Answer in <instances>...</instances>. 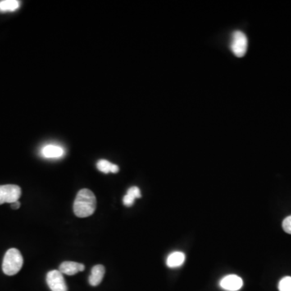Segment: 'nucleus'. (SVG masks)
<instances>
[{
    "mask_svg": "<svg viewBox=\"0 0 291 291\" xmlns=\"http://www.w3.org/2000/svg\"><path fill=\"white\" fill-rule=\"evenodd\" d=\"M74 213L79 218H87L97 209V198L94 193L88 188L79 191L74 202Z\"/></svg>",
    "mask_w": 291,
    "mask_h": 291,
    "instance_id": "f257e3e1",
    "label": "nucleus"
},
{
    "mask_svg": "<svg viewBox=\"0 0 291 291\" xmlns=\"http://www.w3.org/2000/svg\"><path fill=\"white\" fill-rule=\"evenodd\" d=\"M23 256L19 250L11 248L7 250L2 261V271L7 276H13L22 268Z\"/></svg>",
    "mask_w": 291,
    "mask_h": 291,
    "instance_id": "f03ea898",
    "label": "nucleus"
},
{
    "mask_svg": "<svg viewBox=\"0 0 291 291\" xmlns=\"http://www.w3.org/2000/svg\"><path fill=\"white\" fill-rule=\"evenodd\" d=\"M247 36L242 31H234L232 33L231 41V50L236 57H243L247 53Z\"/></svg>",
    "mask_w": 291,
    "mask_h": 291,
    "instance_id": "7ed1b4c3",
    "label": "nucleus"
},
{
    "mask_svg": "<svg viewBox=\"0 0 291 291\" xmlns=\"http://www.w3.org/2000/svg\"><path fill=\"white\" fill-rule=\"evenodd\" d=\"M21 195V188L15 184L0 185V205L13 203L19 201Z\"/></svg>",
    "mask_w": 291,
    "mask_h": 291,
    "instance_id": "20e7f679",
    "label": "nucleus"
},
{
    "mask_svg": "<svg viewBox=\"0 0 291 291\" xmlns=\"http://www.w3.org/2000/svg\"><path fill=\"white\" fill-rule=\"evenodd\" d=\"M46 283L51 291H67L63 274L59 270H51L46 275Z\"/></svg>",
    "mask_w": 291,
    "mask_h": 291,
    "instance_id": "39448f33",
    "label": "nucleus"
},
{
    "mask_svg": "<svg viewBox=\"0 0 291 291\" xmlns=\"http://www.w3.org/2000/svg\"><path fill=\"white\" fill-rule=\"evenodd\" d=\"M220 287L225 291H239L241 289V287H243V280L240 277L234 274L228 275L220 281Z\"/></svg>",
    "mask_w": 291,
    "mask_h": 291,
    "instance_id": "423d86ee",
    "label": "nucleus"
},
{
    "mask_svg": "<svg viewBox=\"0 0 291 291\" xmlns=\"http://www.w3.org/2000/svg\"><path fill=\"white\" fill-rule=\"evenodd\" d=\"M41 155L46 159H60L65 155V150L58 145L47 144L41 149Z\"/></svg>",
    "mask_w": 291,
    "mask_h": 291,
    "instance_id": "0eeeda50",
    "label": "nucleus"
},
{
    "mask_svg": "<svg viewBox=\"0 0 291 291\" xmlns=\"http://www.w3.org/2000/svg\"><path fill=\"white\" fill-rule=\"evenodd\" d=\"M84 269H85V266L80 263L64 261L60 265L58 270L62 274H66L68 276H73L78 274L79 272H83Z\"/></svg>",
    "mask_w": 291,
    "mask_h": 291,
    "instance_id": "6e6552de",
    "label": "nucleus"
},
{
    "mask_svg": "<svg viewBox=\"0 0 291 291\" xmlns=\"http://www.w3.org/2000/svg\"><path fill=\"white\" fill-rule=\"evenodd\" d=\"M105 274V268L102 265H95L92 269V273L88 278L89 284L92 287H97L101 284Z\"/></svg>",
    "mask_w": 291,
    "mask_h": 291,
    "instance_id": "1a4fd4ad",
    "label": "nucleus"
},
{
    "mask_svg": "<svg viewBox=\"0 0 291 291\" xmlns=\"http://www.w3.org/2000/svg\"><path fill=\"white\" fill-rule=\"evenodd\" d=\"M185 261V255L181 252H172L167 258V265L169 268L181 266Z\"/></svg>",
    "mask_w": 291,
    "mask_h": 291,
    "instance_id": "9d476101",
    "label": "nucleus"
},
{
    "mask_svg": "<svg viewBox=\"0 0 291 291\" xmlns=\"http://www.w3.org/2000/svg\"><path fill=\"white\" fill-rule=\"evenodd\" d=\"M97 167L101 173H106V174L110 173H116L119 171V167L117 165H114L106 160H99Z\"/></svg>",
    "mask_w": 291,
    "mask_h": 291,
    "instance_id": "9b49d317",
    "label": "nucleus"
},
{
    "mask_svg": "<svg viewBox=\"0 0 291 291\" xmlns=\"http://www.w3.org/2000/svg\"><path fill=\"white\" fill-rule=\"evenodd\" d=\"M20 6L17 0H2L0 1V12H11L17 10Z\"/></svg>",
    "mask_w": 291,
    "mask_h": 291,
    "instance_id": "f8f14e48",
    "label": "nucleus"
},
{
    "mask_svg": "<svg viewBox=\"0 0 291 291\" xmlns=\"http://www.w3.org/2000/svg\"><path fill=\"white\" fill-rule=\"evenodd\" d=\"M279 291H291V277L282 278L278 284Z\"/></svg>",
    "mask_w": 291,
    "mask_h": 291,
    "instance_id": "ddd939ff",
    "label": "nucleus"
},
{
    "mask_svg": "<svg viewBox=\"0 0 291 291\" xmlns=\"http://www.w3.org/2000/svg\"><path fill=\"white\" fill-rule=\"evenodd\" d=\"M126 194L129 196V197H132V198H134V200L136 198H140L142 197L140 189L137 186H133L131 188H129L128 191H127Z\"/></svg>",
    "mask_w": 291,
    "mask_h": 291,
    "instance_id": "4468645a",
    "label": "nucleus"
},
{
    "mask_svg": "<svg viewBox=\"0 0 291 291\" xmlns=\"http://www.w3.org/2000/svg\"><path fill=\"white\" fill-rule=\"evenodd\" d=\"M283 228L285 232L291 234V215L286 218L283 222Z\"/></svg>",
    "mask_w": 291,
    "mask_h": 291,
    "instance_id": "2eb2a0df",
    "label": "nucleus"
},
{
    "mask_svg": "<svg viewBox=\"0 0 291 291\" xmlns=\"http://www.w3.org/2000/svg\"><path fill=\"white\" fill-rule=\"evenodd\" d=\"M11 207L14 210H17V209L20 208V202L19 201L17 202H13V203L11 204Z\"/></svg>",
    "mask_w": 291,
    "mask_h": 291,
    "instance_id": "dca6fc26",
    "label": "nucleus"
}]
</instances>
